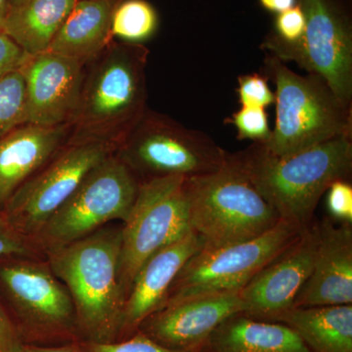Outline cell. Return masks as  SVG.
I'll list each match as a JSON object with an SVG mask.
<instances>
[{"label":"cell","mask_w":352,"mask_h":352,"mask_svg":"<svg viewBox=\"0 0 352 352\" xmlns=\"http://www.w3.org/2000/svg\"><path fill=\"white\" fill-rule=\"evenodd\" d=\"M234 156L280 219L305 230L314 221L315 210L329 187L351 178L352 135L287 156H275L252 143Z\"/></svg>","instance_id":"cell-1"},{"label":"cell","mask_w":352,"mask_h":352,"mask_svg":"<svg viewBox=\"0 0 352 352\" xmlns=\"http://www.w3.org/2000/svg\"><path fill=\"white\" fill-rule=\"evenodd\" d=\"M148 56L142 44L112 41L85 64L69 143H108L117 148L147 111Z\"/></svg>","instance_id":"cell-2"},{"label":"cell","mask_w":352,"mask_h":352,"mask_svg":"<svg viewBox=\"0 0 352 352\" xmlns=\"http://www.w3.org/2000/svg\"><path fill=\"white\" fill-rule=\"evenodd\" d=\"M122 227H102L69 244L44 252L75 305L80 340L116 342L124 300L119 265Z\"/></svg>","instance_id":"cell-3"},{"label":"cell","mask_w":352,"mask_h":352,"mask_svg":"<svg viewBox=\"0 0 352 352\" xmlns=\"http://www.w3.org/2000/svg\"><path fill=\"white\" fill-rule=\"evenodd\" d=\"M189 228L206 249L245 242L281 220L234 154L214 173L187 179Z\"/></svg>","instance_id":"cell-4"},{"label":"cell","mask_w":352,"mask_h":352,"mask_svg":"<svg viewBox=\"0 0 352 352\" xmlns=\"http://www.w3.org/2000/svg\"><path fill=\"white\" fill-rule=\"evenodd\" d=\"M265 68L276 85L274 129L259 143L266 151L287 156L352 135L351 108L344 107L321 78L298 75L270 55Z\"/></svg>","instance_id":"cell-5"},{"label":"cell","mask_w":352,"mask_h":352,"mask_svg":"<svg viewBox=\"0 0 352 352\" xmlns=\"http://www.w3.org/2000/svg\"><path fill=\"white\" fill-rule=\"evenodd\" d=\"M0 300L25 344L80 340L72 296L47 261L0 258Z\"/></svg>","instance_id":"cell-6"},{"label":"cell","mask_w":352,"mask_h":352,"mask_svg":"<svg viewBox=\"0 0 352 352\" xmlns=\"http://www.w3.org/2000/svg\"><path fill=\"white\" fill-rule=\"evenodd\" d=\"M140 182L164 176L198 177L219 170L228 153L204 132L147 109L142 119L116 148Z\"/></svg>","instance_id":"cell-7"},{"label":"cell","mask_w":352,"mask_h":352,"mask_svg":"<svg viewBox=\"0 0 352 352\" xmlns=\"http://www.w3.org/2000/svg\"><path fill=\"white\" fill-rule=\"evenodd\" d=\"M305 29L296 43L271 34L261 47L282 62H295L321 78L344 107L352 102V29L349 16L336 0H298Z\"/></svg>","instance_id":"cell-8"},{"label":"cell","mask_w":352,"mask_h":352,"mask_svg":"<svg viewBox=\"0 0 352 352\" xmlns=\"http://www.w3.org/2000/svg\"><path fill=\"white\" fill-rule=\"evenodd\" d=\"M140 180L115 153L101 162L34 238L43 252L69 244L113 220L126 221Z\"/></svg>","instance_id":"cell-9"},{"label":"cell","mask_w":352,"mask_h":352,"mask_svg":"<svg viewBox=\"0 0 352 352\" xmlns=\"http://www.w3.org/2000/svg\"><path fill=\"white\" fill-rule=\"evenodd\" d=\"M187 179L170 175L141 182L122 227L119 280L124 302L146 261L190 231Z\"/></svg>","instance_id":"cell-10"},{"label":"cell","mask_w":352,"mask_h":352,"mask_svg":"<svg viewBox=\"0 0 352 352\" xmlns=\"http://www.w3.org/2000/svg\"><path fill=\"white\" fill-rule=\"evenodd\" d=\"M302 231L281 219L254 239L215 249L201 248L175 277L164 307L195 296L240 291Z\"/></svg>","instance_id":"cell-11"},{"label":"cell","mask_w":352,"mask_h":352,"mask_svg":"<svg viewBox=\"0 0 352 352\" xmlns=\"http://www.w3.org/2000/svg\"><path fill=\"white\" fill-rule=\"evenodd\" d=\"M116 151L108 143H67L14 192L1 212L17 232L34 241L83 178Z\"/></svg>","instance_id":"cell-12"},{"label":"cell","mask_w":352,"mask_h":352,"mask_svg":"<svg viewBox=\"0 0 352 352\" xmlns=\"http://www.w3.org/2000/svg\"><path fill=\"white\" fill-rule=\"evenodd\" d=\"M317 245L318 221L314 220L240 289L243 314L258 320L275 322L292 309L314 268Z\"/></svg>","instance_id":"cell-13"},{"label":"cell","mask_w":352,"mask_h":352,"mask_svg":"<svg viewBox=\"0 0 352 352\" xmlns=\"http://www.w3.org/2000/svg\"><path fill=\"white\" fill-rule=\"evenodd\" d=\"M27 91L28 124H71L82 94L85 63L45 51L22 67Z\"/></svg>","instance_id":"cell-14"},{"label":"cell","mask_w":352,"mask_h":352,"mask_svg":"<svg viewBox=\"0 0 352 352\" xmlns=\"http://www.w3.org/2000/svg\"><path fill=\"white\" fill-rule=\"evenodd\" d=\"M241 312L240 291L195 296L154 312L138 331L166 349L196 351L222 321Z\"/></svg>","instance_id":"cell-15"},{"label":"cell","mask_w":352,"mask_h":352,"mask_svg":"<svg viewBox=\"0 0 352 352\" xmlns=\"http://www.w3.org/2000/svg\"><path fill=\"white\" fill-rule=\"evenodd\" d=\"M352 305V224L318 221L314 268L294 307Z\"/></svg>","instance_id":"cell-16"},{"label":"cell","mask_w":352,"mask_h":352,"mask_svg":"<svg viewBox=\"0 0 352 352\" xmlns=\"http://www.w3.org/2000/svg\"><path fill=\"white\" fill-rule=\"evenodd\" d=\"M201 248L204 244L200 238L190 230L146 261L124 302L117 340L133 336L147 317L164 307L175 277Z\"/></svg>","instance_id":"cell-17"},{"label":"cell","mask_w":352,"mask_h":352,"mask_svg":"<svg viewBox=\"0 0 352 352\" xmlns=\"http://www.w3.org/2000/svg\"><path fill=\"white\" fill-rule=\"evenodd\" d=\"M71 124H23L0 138V210L23 183L69 142Z\"/></svg>","instance_id":"cell-18"},{"label":"cell","mask_w":352,"mask_h":352,"mask_svg":"<svg viewBox=\"0 0 352 352\" xmlns=\"http://www.w3.org/2000/svg\"><path fill=\"white\" fill-rule=\"evenodd\" d=\"M200 352H312L288 326L231 315L201 344Z\"/></svg>","instance_id":"cell-19"},{"label":"cell","mask_w":352,"mask_h":352,"mask_svg":"<svg viewBox=\"0 0 352 352\" xmlns=\"http://www.w3.org/2000/svg\"><path fill=\"white\" fill-rule=\"evenodd\" d=\"M120 0H78L47 51L87 64L112 43V16Z\"/></svg>","instance_id":"cell-20"},{"label":"cell","mask_w":352,"mask_h":352,"mask_svg":"<svg viewBox=\"0 0 352 352\" xmlns=\"http://www.w3.org/2000/svg\"><path fill=\"white\" fill-rule=\"evenodd\" d=\"M78 0H25L10 6L1 31L30 56L50 48Z\"/></svg>","instance_id":"cell-21"},{"label":"cell","mask_w":352,"mask_h":352,"mask_svg":"<svg viewBox=\"0 0 352 352\" xmlns=\"http://www.w3.org/2000/svg\"><path fill=\"white\" fill-rule=\"evenodd\" d=\"M312 352H352V305L293 307L278 317Z\"/></svg>","instance_id":"cell-22"},{"label":"cell","mask_w":352,"mask_h":352,"mask_svg":"<svg viewBox=\"0 0 352 352\" xmlns=\"http://www.w3.org/2000/svg\"><path fill=\"white\" fill-rule=\"evenodd\" d=\"M159 17L146 0H120L113 9L112 36L122 43L142 44L156 34Z\"/></svg>","instance_id":"cell-23"},{"label":"cell","mask_w":352,"mask_h":352,"mask_svg":"<svg viewBox=\"0 0 352 352\" xmlns=\"http://www.w3.org/2000/svg\"><path fill=\"white\" fill-rule=\"evenodd\" d=\"M25 124L27 91L21 68L0 78V138Z\"/></svg>","instance_id":"cell-24"},{"label":"cell","mask_w":352,"mask_h":352,"mask_svg":"<svg viewBox=\"0 0 352 352\" xmlns=\"http://www.w3.org/2000/svg\"><path fill=\"white\" fill-rule=\"evenodd\" d=\"M231 124L236 127L238 139H250L254 143H265L270 138L271 129L265 109L241 107L233 113Z\"/></svg>","instance_id":"cell-25"},{"label":"cell","mask_w":352,"mask_h":352,"mask_svg":"<svg viewBox=\"0 0 352 352\" xmlns=\"http://www.w3.org/2000/svg\"><path fill=\"white\" fill-rule=\"evenodd\" d=\"M83 352H187L173 351L160 346L144 333L138 331L126 340L111 342H96L78 340ZM193 352V351H190Z\"/></svg>","instance_id":"cell-26"},{"label":"cell","mask_w":352,"mask_h":352,"mask_svg":"<svg viewBox=\"0 0 352 352\" xmlns=\"http://www.w3.org/2000/svg\"><path fill=\"white\" fill-rule=\"evenodd\" d=\"M238 95L241 107L264 108L275 103V94L270 89L265 76L258 74L238 78Z\"/></svg>","instance_id":"cell-27"},{"label":"cell","mask_w":352,"mask_h":352,"mask_svg":"<svg viewBox=\"0 0 352 352\" xmlns=\"http://www.w3.org/2000/svg\"><path fill=\"white\" fill-rule=\"evenodd\" d=\"M38 251L36 243L17 232L0 210V258L12 256L36 258Z\"/></svg>","instance_id":"cell-28"},{"label":"cell","mask_w":352,"mask_h":352,"mask_svg":"<svg viewBox=\"0 0 352 352\" xmlns=\"http://www.w3.org/2000/svg\"><path fill=\"white\" fill-rule=\"evenodd\" d=\"M327 208L331 219L352 224V186L346 180L333 182L327 190Z\"/></svg>","instance_id":"cell-29"},{"label":"cell","mask_w":352,"mask_h":352,"mask_svg":"<svg viewBox=\"0 0 352 352\" xmlns=\"http://www.w3.org/2000/svg\"><path fill=\"white\" fill-rule=\"evenodd\" d=\"M275 32L276 38L284 43H296L302 38L305 29V16L302 7L296 4L293 8L277 14L275 19Z\"/></svg>","instance_id":"cell-30"},{"label":"cell","mask_w":352,"mask_h":352,"mask_svg":"<svg viewBox=\"0 0 352 352\" xmlns=\"http://www.w3.org/2000/svg\"><path fill=\"white\" fill-rule=\"evenodd\" d=\"M30 57L10 36L0 31V78L22 68Z\"/></svg>","instance_id":"cell-31"},{"label":"cell","mask_w":352,"mask_h":352,"mask_svg":"<svg viewBox=\"0 0 352 352\" xmlns=\"http://www.w3.org/2000/svg\"><path fill=\"white\" fill-rule=\"evenodd\" d=\"M25 342L0 300V352H25Z\"/></svg>","instance_id":"cell-32"},{"label":"cell","mask_w":352,"mask_h":352,"mask_svg":"<svg viewBox=\"0 0 352 352\" xmlns=\"http://www.w3.org/2000/svg\"><path fill=\"white\" fill-rule=\"evenodd\" d=\"M25 352H83L78 342H66L63 346H44L27 344Z\"/></svg>","instance_id":"cell-33"},{"label":"cell","mask_w":352,"mask_h":352,"mask_svg":"<svg viewBox=\"0 0 352 352\" xmlns=\"http://www.w3.org/2000/svg\"><path fill=\"white\" fill-rule=\"evenodd\" d=\"M265 10L272 13H283L298 4V0H259Z\"/></svg>","instance_id":"cell-34"},{"label":"cell","mask_w":352,"mask_h":352,"mask_svg":"<svg viewBox=\"0 0 352 352\" xmlns=\"http://www.w3.org/2000/svg\"><path fill=\"white\" fill-rule=\"evenodd\" d=\"M9 3L8 0H0V31L6 20V14L8 12Z\"/></svg>","instance_id":"cell-35"},{"label":"cell","mask_w":352,"mask_h":352,"mask_svg":"<svg viewBox=\"0 0 352 352\" xmlns=\"http://www.w3.org/2000/svg\"><path fill=\"white\" fill-rule=\"evenodd\" d=\"M23 1H25V0H8L9 7L17 6V4H19Z\"/></svg>","instance_id":"cell-36"},{"label":"cell","mask_w":352,"mask_h":352,"mask_svg":"<svg viewBox=\"0 0 352 352\" xmlns=\"http://www.w3.org/2000/svg\"><path fill=\"white\" fill-rule=\"evenodd\" d=\"M193 352H200V351H193Z\"/></svg>","instance_id":"cell-37"}]
</instances>
